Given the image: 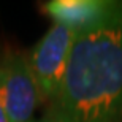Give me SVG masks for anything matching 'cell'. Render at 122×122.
<instances>
[{"label":"cell","mask_w":122,"mask_h":122,"mask_svg":"<svg viewBox=\"0 0 122 122\" xmlns=\"http://www.w3.org/2000/svg\"><path fill=\"white\" fill-rule=\"evenodd\" d=\"M117 3L113 0H51L43 5V11L54 24H62L78 33L106 19Z\"/></svg>","instance_id":"cell-4"},{"label":"cell","mask_w":122,"mask_h":122,"mask_svg":"<svg viewBox=\"0 0 122 122\" xmlns=\"http://www.w3.org/2000/svg\"><path fill=\"white\" fill-rule=\"evenodd\" d=\"M75 38V30L62 24H52L32 49L29 62L41 103L51 105L59 94Z\"/></svg>","instance_id":"cell-2"},{"label":"cell","mask_w":122,"mask_h":122,"mask_svg":"<svg viewBox=\"0 0 122 122\" xmlns=\"http://www.w3.org/2000/svg\"><path fill=\"white\" fill-rule=\"evenodd\" d=\"M0 103L10 122H32L41 103L29 57L21 52H8L0 60Z\"/></svg>","instance_id":"cell-3"},{"label":"cell","mask_w":122,"mask_h":122,"mask_svg":"<svg viewBox=\"0 0 122 122\" xmlns=\"http://www.w3.org/2000/svg\"><path fill=\"white\" fill-rule=\"evenodd\" d=\"M32 122H54V121H51L49 117H45V119H41V121H32Z\"/></svg>","instance_id":"cell-6"},{"label":"cell","mask_w":122,"mask_h":122,"mask_svg":"<svg viewBox=\"0 0 122 122\" xmlns=\"http://www.w3.org/2000/svg\"><path fill=\"white\" fill-rule=\"evenodd\" d=\"M0 122H10L8 116H6V113H5L3 106H2V103H0Z\"/></svg>","instance_id":"cell-5"},{"label":"cell","mask_w":122,"mask_h":122,"mask_svg":"<svg viewBox=\"0 0 122 122\" xmlns=\"http://www.w3.org/2000/svg\"><path fill=\"white\" fill-rule=\"evenodd\" d=\"M48 117L54 122H122V2L102 22L76 33Z\"/></svg>","instance_id":"cell-1"}]
</instances>
